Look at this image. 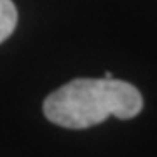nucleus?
Here are the masks:
<instances>
[{"label":"nucleus","instance_id":"f257e3e1","mask_svg":"<svg viewBox=\"0 0 157 157\" xmlns=\"http://www.w3.org/2000/svg\"><path fill=\"white\" fill-rule=\"evenodd\" d=\"M143 110V96L133 84L117 78H75L44 101V115L67 129H86L110 115L122 121Z\"/></svg>","mask_w":157,"mask_h":157},{"label":"nucleus","instance_id":"f03ea898","mask_svg":"<svg viewBox=\"0 0 157 157\" xmlns=\"http://www.w3.org/2000/svg\"><path fill=\"white\" fill-rule=\"evenodd\" d=\"M17 23V11L12 0H0V44L11 37Z\"/></svg>","mask_w":157,"mask_h":157}]
</instances>
